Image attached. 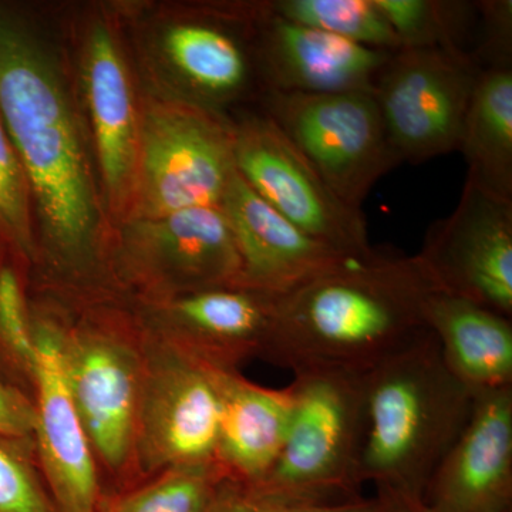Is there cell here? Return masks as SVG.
<instances>
[{
	"label": "cell",
	"mask_w": 512,
	"mask_h": 512,
	"mask_svg": "<svg viewBox=\"0 0 512 512\" xmlns=\"http://www.w3.org/2000/svg\"><path fill=\"white\" fill-rule=\"evenodd\" d=\"M434 289L416 255L350 259L276 295L262 359L292 373L365 375L430 332L424 303Z\"/></svg>",
	"instance_id": "cell-1"
},
{
	"label": "cell",
	"mask_w": 512,
	"mask_h": 512,
	"mask_svg": "<svg viewBox=\"0 0 512 512\" xmlns=\"http://www.w3.org/2000/svg\"><path fill=\"white\" fill-rule=\"evenodd\" d=\"M0 116L57 259L89 261L97 210L62 84L22 20L0 6Z\"/></svg>",
	"instance_id": "cell-2"
},
{
	"label": "cell",
	"mask_w": 512,
	"mask_h": 512,
	"mask_svg": "<svg viewBox=\"0 0 512 512\" xmlns=\"http://www.w3.org/2000/svg\"><path fill=\"white\" fill-rule=\"evenodd\" d=\"M474 394L429 333L365 373V436L357 478L383 500L423 501L460 436Z\"/></svg>",
	"instance_id": "cell-3"
},
{
	"label": "cell",
	"mask_w": 512,
	"mask_h": 512,
	"mask_svg": "<svg viewBox=\"0 0 512 512\" xmlns=\"http://www.w3.org/2000/svg\"><path fill=\"white\" fill-rule=\"evenodd\" d=\"M291 417L275 466L259 484L265 493L306 503L362 497L357 478L365 436V375L302 370L288 386Z\"/></svg>",
	"instance_id": "cell-4"
},
{
	"label": "cell",
	"mask_w": 512,
	"mask_h": 512,
	"mask_svg": "<svg viewBox=\"0 0 512 512\" xmlns=\"http://www.w3.org/2000/svg\"><path fill=\"white\" fill-rule=\"evenodd\" d=\"M215 369L161 336L143 340L136 484L167 468L218 466L221 402Z\"/></svg>",
	"instance_id": "cell-5"
},
{
	"label": "cell",
	"mask_w": 512,
	"mask_h": 512,
	"mask_svg": "<svg viewBox=\"0 0 512 512\" xmlns=\"http://www.w3.org/2000/svg\"><path fill=\"white\" fill-rule=\"evenodd\" d=\"M268 116L352 210L397 167L372 93L268 92Z\"/></svg>",
	"instance_id": "cell-6"
},
{
	"label": "cell",
	"mask_w": 512,
	"mask_h": 512,
	"mask_svg": "<svg viewBox=\"0 0 512 512\" xmlns=\"http://www.w3.org/2000/svg\"><path fill=\"white\" fill-rule=\"evenodd\" d=\"M480 72L473 57L456 50L393 53L373 96L397 165L458 151Z\"/></svg>",
	"instance_id": "cell-7"
},
{
	"label": "cell",
	"mask_w": 512,
	"mask_h": 512,
	"mask_svg": "<svg viewBox=\"0 0 512 512\" xmlns=\"http://www.w3.org/2000/svg\"><path fill=\"white\" fill-rule=\"evenodd\" d=\"M67 384L101 476L113 480L109 495L136 484L134 443L143 342L103 329L62 328Z\"/></svg>",
	"instance_id": "cell-8"
},
{
	"label": "cell",
	"mask_w": 512,
	"mask_h": 512,
	"mask_svg": "<svg viewBox=\"0 0 512 512\" xmlns=\"http://www.w3.org/2000/svg\"><path fill=\"white\" fill-rule=\"evenodd\" d=\"M138 197L148 218L218 207L235 173L234 127L198 107L150 114L140 146Z\"/></svg>",
	"instance_id": "cell-9"
},
{
	"label": "cell",
	"mask_w": 512,
	"mask_h": 512,
	"mask_svg": "<svg viewBox=\"0 0 512 512\" xmlns=\"http://www.w3.org/2000/svg\"><path fill=\"white\" fill-rule=\"evenodd\" d=\"M234 163L245 183L295 227L353 258L372 254L362 211L333 194L268 114L234 128Z\"/></svg>",
	"instance_id": "cell-10"
},
{
	"label": "cell",
	"mask_w": 512,
	"mask_h": 512,
	"mask_svg": "<svg viewBox=\"0 0 512 512\" xmlns=\"http://www.w3.org/2000/svg\"><path fill=\"white\" fill-rule=\"evenodd\" d=\"M421 266L439 291L512 316V201L468 183L456 210L427 229Z\"/></svg>",
	"instance_id": "cell-11"
},
{
	"label": "cell",
	"mask_w": 512,
	"mask_h": 512,
	"mask_svg": "<svg viewBox=\"0 0 512 512\" xmlns=\"http://www.w3.org/2000/svg\"><path fill=\"white\" fill-rule=\"evenodd\" d=\"M33 336L37 463L60 512H96L106 498V487L67 384L62 328L33 316Z\"/></svg>",
	"instance_id": "cell-12"
},
{
	"label": "cell",
	"mask_w": 512,
	"mask_h": 512,
	"mask_svg": "<svg viewBox=\"0 0 512 512\" xmlns=\"http://www.w3.org/2000/svg\"><path fill=\"white\" fill-rule=\"evenodd\" d=\"M423 503L434 512L512 511V386L474 394L467 424Z\"/></svg>",
	"instance_id": "cell-13"
},
{
	"label": "cell",
	"mask_w": 512,
	"mask_h": 512,
	"mask_svg": "<svg viewBox=\"0 0 512 512\" xmlns=\"http://www.w3.org/2000/svg\"><path fill=\"white\" fill-rule=\"evenodd\" d=\"M259 56L268 92L375 93L392 52L299 25L259 6Z\"/></svg>",
	"instance_id": "cell-14"
},
{
	"label": "cell",
	"mask_w": 512,
	"mask_h": 512,
	"mask_svg": "<svg viewBox=\"0 0 512 512\" xmlns=\"http://www.w3.org/2000/svg\"><path fill=\"white\" fill-rule=\"evenodd\" d=\"M220 207L237 242L241 286L281 295L357 259L295 227L266 204L237 170L229 180Z\"/></svg>",
	"instance_id": "cell-15"
},
{
	"label": "cell",
	"mask_w": 512,
	"mask_h": 512,
	"mask_svg": "<svg viewBox=\"0 0 512 512\" xmlns=\"http://www.w3.org/2000/svg\"><path fill=\"white\" fill-rule=\"evenodd\" d=\"M276 295L231 285L181 293L167 306L161 338L218 369L238 370L264 357L274 326Z\"/></svg>",
	"instance_id": "cell-16"
},
{
	"label": "cell",
	"mask_w": 512,
	"mask_h": 512,
	"mask_svg": "<svg viewBox=\"0 0 512 512\" xmlns=\"http://www.w3.org/2000/svg\"><path fill=\"white\" fill-rule=\"evenodd\" d=\"M136 234L147 264L183 293L241 282L237 242L220 205L148 218Z\"/></svg>",
	"instance_id": "cell-17"
},
{
	"label": "cell",
	"mask_w": 512,
	"mask_h": 512,
	"mask_svg": "<svg viewBox=\"0 0 512 512\" xmlns=\"http://www.w3.org/2000/svg\"><path fill=\"white\" fill-rule=\"evenodd\" d=\"M221 417L217 464L228 481L255 485L275 466L284 447L291 394L245 379L238 370L215 369Z\"/></svg>",
	"instance_id": "cell-18"
},
{
	"label": "cell",
	"mask_w": 512,
	"mask_h": 512,
	"mask_svg": "<svg viewBox=\"0 0 512 512\" xmlns=\"http://www.w3.org/2000/svg\"><path fill=\"white\" fill-rule=\"evenodd\" d=\"M424 319L444 362L471 393L512 386L511 318L434 289L424 303Z\"/></svg>",
	"instance_id": "cell-19"
},
{
	"label": "cell",
	"mask_w": 512,
	"mask_h": 512,
	"mask_svg": "<svg viewBox=\"0 0 512 512\" xmlns=\"http://www.w3.org/2000/svg\"><path fill=\"white\" fill-rule=\"evenodd\" d=\"M87 90L101 173L119 198L137 163V133L126 69L106 26L93 30L87 60Z\"/></svg>",
	"instance_id": "cell-20"
},
{
	"label": "cell",
	"mask_w": 512,
	"mask_h": 512,
	"mask_svg": "<svg viewBox=\"0 0 512 512\" xmlns=\"http://www.w3.org/2000/svg\"><path fill=\"white\" fill-rule=\"evenodd\" d=\"M458 151L468 183L512 201V64L481 69Z\"/></svg>",
	"instance_id": "cell-21"
},
{
	"label": "cell",
	"mask_w": 512,
	"mask_h": 512,
	"mask_svg": "<svg viewBox=\"0 0 512 512\" xmlns=\"http://www.w3.org/2000/svg\"><path fill=\"white\" fill-rule=\"evenodd\" d=\"M165 52L185 80L211 99L245 92L251 77L247 49L217 23L187 22L165 33Z\"/></svg>",
	"instance_id": "cell-22"
},
{
	"label": "cell",
	"mask_w": 512,
	"mask_h": 512,
	"mask_svg": "<svg viewBox=\"0 0 512 512\" xmlns=\"http://www.w3.org/2000/svg\"><path fill=\"white\" fill-rule=\"evenodd\" d=\"M402 49H447L473 57L478 2L375 0Z\"/></svg>",
	"instance_id": "cell-23"
},
{
	"label": "cell",
	"mask_w": 512,
	"mask_h": 512,
	"mask_svg": "<svg viewBox=\"0 0 512 512\" xmlns=\"http://www.w3.org/2000/svg\"><path fill=\"white\" fill-rule=\"evenodd\" d=\"M266 8L281 18L357 45L392 53L402 49L375 0H278Z\"/></svg>",
	"instance_id": "cell-24"
},
{
	"label": "cell",
	"mask_w": 512,
	"mask_h": 512,
	"mask_svg": "<svg viewBox=\"0 0 512 512\" xmlns=\"http://www.w3.org/2000/svg\"><path fill=\"white\" fill-rule=\"evenodd\" d=\"M225 480L218 466L173 467L109 498L114 512H207Z\"/></svg>",
	"instance_id": "cell-25"
},
{
	"label": "cell",
	"mask_w": 512,
	"mask_h": 512,
	"mask_svg": "<svg viewBox=\"0 0 512 512\" xmlns=\"http://www.w3.org/2000/svg\"><path fill=\"white\" fill-rule=\"evenodd\" d=\"M33 315L18 262L0 254V373L32 397Z\"/></svg>",
	"instance_id": "cell-26"
},
{
	"label": "cell",
	"mask_w": 512,
	"mask_h": 512,
	"mask_svg": "<svg viewBox=\"0 0 512 512\" xmlns=\"http://www.w3.org/2000/svg\"><path fill=\"white\" fill-rule=\"evenodd\" d=\"M0 512H60L37 463L33 439L0 434Z\"/></svg>",
	"instance_id": "cell-27"
},
{
	"label": "cell",
	"mask_w": 512,
	"mask_h": 512,
	"mask_svg": "<svg viewBox=\"0 0 512 512\" xmlns=\"http://www.w3.org/2000/svg\"><path fill=\"white\" fill-rule=\"evenodd\" d=\"M30 198L25 171L0 116V227L25 258L35 252Z\"/></svg>",
	"instance_id": "cell-28"
},
{
	"label": "cell",
	"mask_w": 512,
	"mask_h": 512,
	"mask_svg": "<svg viewBox=\"0 0 512 512\" xmlns=\"http://www.w3.org/2000/svg\"><path fill=\"white\" fill-rule=\"evenodd\" d=\"M207 512H384V505L377 497L329 504L286 500L252 485L225 480Z\"/></svg>",
	"instance_id": "cell-29"
},
{
	"label": "cell",
	"mask_w": 512,
	"mask_h": 512,
	"mask_svg": "<svg viewBox=\"0 0 512 512\" xmlns=\"http://www.w3.org/2000/svg\"><path fill=\"white\" fill-rule=\"evenodd\" d=\"M35 406L32 397L0 373V434L33 439Z\"/></svg>",
	"instance_id": "cell-30"
},
{
	"label": "cell",
	"mask_w": 512,
	"mask_h": 512,
	"mask_svg": "<svg viewBox=\"0 0 512 512\" xmlns=\"http://www.w3.org/2000/svg\"><path fill=\"white\" fill-rule=\"evenodd\" d=\"M379 500L384 505V512H434L423 501L383 500V498Z\"/></svg>",
	"instance_id": "cell-31"
},
{
	"label": "cell",
	"mask_w": 512,
	"mask_h": 512,
	"mask_svg": "<svg viewBox=\"0 0 512 512\" xmlns=\"http://www.w3.org/2000/svg\"><path fill=\"white\" fill-rule=\"evenodd\" d=\"M96 512H114L113 508H111L109 495L106 494V498H104L103 503L100 504Z\"/></svg>",
	"instance_id": "cell-32"
},
{
	"label": "cell",
	"mask_w": 512,
	"mask_h": 512,
	"mask_svg": "<svg viewBox=\"0 0 512 512\" xmlns=\"http://www.w3.org/2000/svg\"><path fill=\"white\" fill-rule=\"evenodd\" d=\"M0 238H6L5 232H3L2 227H0Z\"/></svg>",
	"instance_id": "cell-33"
},
{
	"label": "cell",
	"mask_w": 512,
	"mask_h": 512,
	"mask_svg": "<svg viewBox=\"0 0 512 512\" xmlns=\"http://www.w3.org/2000/svg\"><path fill=\"white\" fill-rule=\"evenodd\" d=\"M507 512H512V511H507Z\"/></svg>",
	"instance_id": "cell-34"
}]
</instances>
